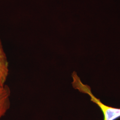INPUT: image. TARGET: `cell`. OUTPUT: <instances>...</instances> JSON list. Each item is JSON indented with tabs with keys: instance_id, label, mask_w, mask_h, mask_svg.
<instances>
[{
	"instance_id": "7a4b0ae2",
	"label": "cell",
	"mask_w": 120,
	"mask_h": 120,
	"mask_svg": "<svg viewBox=\"0 0 120 120\" xmlns=\"http://www.w3.org/2000/svg\"><path fill=\"white\" fill-rule=\"evenodd\" d=\"M9 74V62L0 38V87L5 85Z\"/></svg>"
},
{
	"instance_id": "6da1fadb",
	"label": "cell",
	"mask_w": 120,
	"mask_h": 120,
	"mask_svg": "<svg viewBox=\"0 0 120 120\" xmlns=\"http://www.w3.org/2000/svg\"><path fill=\"white\" fill-rule=\"evenodd\" d=\"M73 86L82 93L88 95L91 101L98 106L103 113L104 120H116L120 118V108L109 106L103 104L100 99L97 98L93 94L91 88L88 85L82 82L77 73L73 72L72 74Z\"/></svg>"
},
{
	"instance_id": "3957f363",
	"label": "cell",
	"mask_w": 120,
	"mask_h": 120,
	"mask_svg": "<svg viewBox=\"0 0 120 120\" xmlns=\"http://www.w3.org/2000/svg\"><path fill=\"white\" fill-rule=\"evenodd\" d=\"M11 90L5 85L0 87V119L4 116L10 106Z\"/></svg>"
}]
</instances>
